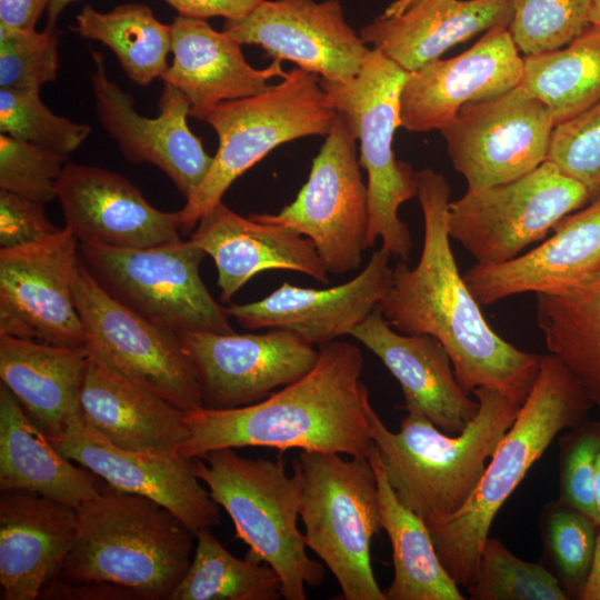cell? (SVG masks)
<instances>
[{
    "instance_id": "6da1fadb",
    "label": "cell",
    "mask_w": 600,
    "mask_h": 600,
    "mask_svg": "<svg viewBox=\"0 0 600 600\" xmlns=\"http://www.w3.org/2000/svg\"><path fill=\"white\" fill-rule=\"evenodd\" d=\"M416 178L423 214L420 259L414 268L403 260L392 268L390 289L377 308L397 331L438 339L466 392L490 386L528 394L541 356L518 349L487 322L452 252L450 186L430 168Z\"/></svg>"
},
{
    "instance_id": "7a4b0ae2",
    "label": "cell",
    "mask_w": 600,
    "mask_h": 600,
    "mask_svg": "<svg viewBox=\"0 0 600 600\" xmlns=\"http://www.w3.org/2000/svg\"><path fill=\"white\" fill-rule=\"evenodd\" d=\"M362 370L357 346L326 343L307 374L257 403L186 412L189 434L179 454L202 458L218 449L266 447L366 458L373 441Z\"/></svg>"
},
{
    "instance_id": "3957f363",
    "label": "cell",
    "mask_w": 600,
    "mask_h": 600,
    "mask_svg": "<svg viewBox=\"0 0 600 600\" xmlns=\"http://www.w3.org/2000/svg\"><path fill=\"white\" fill-rule=\"evenodd\" d=\"M476 417L458 434L441 431L427 417L408 412L393 432L370 400L367 414L373 446L398 500L426 523L457 512L477 488L500 440L527 394L483 386L471 392Z\"/></svg>"
},
{
    "instance_id": "277c9868",
    "label": "cell",
    "mask_w": 600,
    "mask_h": 600,
    "mask_svg": "<svg viewBox=\"0 0 600 600\" xmlns=\"http://www.w3.org/2000/svg\"><path fill=\"white\" fill-rule=\"evenodd\" d=\"M593 403L556 356H541L534 382L468 501L427 523L440 561L459 587L474 579L494 517L557 434L588 419Z\"/></svg>"
},
{
    "instance_id": "5b68a950",
    "label": "cell",
    "mask_w": 600,
    "mask_h": 600,
    "mask_svg": "<svg viewBox=\"0 0 600 600\" xmlns=\"http://www.w3.org/2000/svg\"><path fill=\"white\" fill-rule=\"evenodd\" d=\"M78 531L57 579L107 582L169 600L186 576L196 533L160 503L103 483L76 509Z\"/></svg>"
},
{
    "instance_id": "8992f818",
    "label": "cell",
    "mask_w": 600,
    "mask_h": 600,
    "mask_svg": "<svg viewBox=\"0 0 600 600\" xmlns=\"http://www.w3.org/2000/svg\"><path fill=\"white\" fill-rule=\"evenodd\" d=\"M196 472L214 502L231 518L248 557L268 563L282 583V598L306 600V586H320L324 567L307 553L298 528L303 476L298 459L292 474L284 462L249 459L231 448L194 458Z\"/></svg>"
},
{
    "instance_id": "52a82bcc",
    "label": "cell",
    "mask_w": 600,
    "mask_h": 600,
    "mask_svg": "<svg viewBox=\"0 0 600 600\" xmlns=\"http://www.w3.org/2000/svg\"><path fill=\"white\" fill-rule=\"evenodd\" d=\"M336 117L320 77L300 68L259 94L223 101L194 114L216 131L219 143L206 178L179 210L180 228L192 230L241 174L280 144L327 136Z\"/></svg>"
},
{
    "instance_id": "ba28073f",
    "label": "cell",
    "mask_w": 600,
    "mask_h": 600,
    "mask_svg": "<svg viewBox=\"0 0 600 600\" xmlns=\"http://www.w3.org/2000/svg\"><path fill=\"white\" fill-rule=\"evenodd\" d=\"M409 72L381 51L370 50L359 73L347 81L320 78L337 113L360 141V167L368 176L369 228L367 248L381 239V249L407 261L412 248L408 226L399 208L417 197L416 171L397 160L392 150L401 127L400 94Z\"/></svg>"
},
{
    "instance_id": "9c48e42d",
    "label": "cell",
    "mask_w": 600,
    "mask_h": 600,
    "mask_svg": "<svg viewBox=\"0 0 600 600\" xmlns=\"http://www.w3.org/2000/svg\"><path fill=\"white\" fill-rule=\"evenodd\" d=\"M304 541L338 581L344 600H387L371 566L382 529L377 477L368 457L302 451Z\"/></svg>"
},
{
    "instance_id": "30bf717a",
    "label": "cell",
    "mask_w": 600,
    "mask_h": 600,
    "mask_svg": "<svg viewBox=\"0 0 600 600\" xmlns=\"http://www.w3.org/2000/svg\"><path fill=\"white\" fill-rule=\"evenodd\" d=\"M206 252L191 239L149 248L80 244L81 262L113 299L143 318L184 332H234L226 308L200 277Z\"/></svg>"
},
{
    "instance_id": "8fae6325",
    "label": "cell",
    "mask_w": 600,
    "mask_h": 600,
    "mask_svg": "<svg viewBox=\"0 0 600 600\" xmlns=\"http://www.w3.org/2000/svg\"><path fill=\"white\" fill-rule=\"evenodd\" d=\"M591 202L577 180L544 161L504 183L467 192L449 203L448 231L477 264L509 261L544 240L568 214Z\"/></svg>"
},
{
    "instance_id": "7c38bea8",
    "label": "cell",
    "mask_w": 600,
    "mask_h": 600,
    "mask_svg": "<svg viewBox=\"0 0 600 600\" xmlns=\"http://www.w3.org/2000/svg\"><path fill=\"white\" fill-rule=\"evenodd\" d=\"M74 298L91 356L184 412L203 407L198 377L180 334L113 299L82 262Z\"/></svg>"
},
{
    "instance_id": "4fadbf2b",
    "label": "cell",
    "mask_w": 600,
    "mask_h": 600,
    "mask_svg": "<svg viewBox=\"0 0 600 600\" xmlns=\"http://www.w3.org/2000/svg\"><path fill=\"white\" fill-rule=\"evenodd\" d=\"M356 141L348 122L337 113L296 199L277 214H250L309 238L328 273L337 276L359 269L367 249L368 189Z\"/></svg>"
},
{
    "instance_id": "5bb4252c",
    "label": "cell",
    "mask_w": 600,
    "mask_h": 600,
    "mask_svg": "<svg viewBox=\"0 0 600 600\" xmlns=\"http://www.w3.org/2000/svg\"><path fill=\"white\" fill-rule=\"evenodd\" d=\"M80 242L68 229L28 244L0 248V334L86 347L74 288Z\"/></svg>"
},
{
    "instance_id": "9a60e30c",
    "label": "cell",
    "mask_w": 600,
    "mask_h": 600,
    "mask_svg": "<svg viewBox=\"0 0 600 600\" xmlns=\"http://www.w3.org/2000/svg\"><path fill=\"white\" fill-rule=\"evenodd\" d=\"M554 123L548 108L520 86L463 106L441 130L468 190L514 180L547 161Z\"/></svg>"
},
{
    "instance_id": "2e32d148",
    "label": "cell",
    "mask_w": 600,
    "mask_h": 600,
    "mask_svg": "<svg viewBox=\"0 0 600 600\" xmlns=\"http://www.w3.org/2000/svg\"><path fill=\"white\" fill-rule=\"evenodd\" d=\"M180 338L208 409L257 403L302 378L319 358V348L286 329L259 334L184 332Z\"/></svg>"
},
{
    "instance_id": "e0dca14e",
    "label": "cell",
    "mask_w": 600,
    "mask_h": 600,
    "mask_svg": "<svg viewBox=\"0 0 600 600\" xmlns=\"http://www.w3.org/2000/svg\"><path fill=\"white\" fill-rule=\"evenodd\" d=\"M92 62L90 80L100 124L127 160L158 167L187 199L203 181L213 160L187 123L189 99L164 82L158 117H143L134 109L132 96L109 79L104 57L94 51Z\"/></svg>"
},
{
    "instance_id": "ac0fdd59",
    "label": "cell",
    "mask_w": 600,
    "mask_h": 600,
    "mask_svg": "<svg viewBox=\"0 0 600 600\" xmlns=\"http://www.w3.org/2000/svg\"><path fill=\"white\" fill-rule=\"evenodd\" d=\"M223 30L243 44L330 81L354 78L371 48L349 26L339 0H262Z\"/></svg>"
},
{
    "instance_id": "d6986e66",
    "label": "cell",
    "mask_w": 600,
    "mask_h": 600,
    "mask_svg": "<svg viewBox=\"0 0 600 600\" xmlns=\"http://www.w3.org/2000/svg\"><path fill=\"white\" fill-rule=\"evenodd\" d=\"M52 443L109 486L147 497L169 509L194 533L220 523L219 506L196 472L194 458L119 448L82 417Z\"/></svg>"
},
{
    "instance_id": "ffe728a7",
    "label": "cell",
    "mask_w": 600,
    "mask_h": 600,
    "mask_svg": "<svg viewBox=\"0 0 600 600\" xmlns=\"http://www.w3.org/2000/svg\"><path fill=\"white\" fill-rule=\"evenodd\" d=\"M522 71L523 57L509 28H492L467 51L408 74L400 94L401 127L410 132L441 131L463 106L518 87Z\"/></svg>"
},
{
    "instance_id": "44dd1931",
    "label": "cell",
    "mask_w": 600,
    "mask_h": 600,
    "mask_svg": "<svg viewBox=\"0 0 600 600\" xmlns=\"http://www.w3.org/2000/svg\"><path fill=\"white\" fill-rule=\"evenodd\" d=\"M57 198L80 244L149 248L180 239V212L154 208L119 173L68 161Z\"/></svg>"
},
{
    "instance_id": "7402d4cb",
    "label": "cell",
    "mask_w": 600,
    "mask_h": 600,
    "mask_svg": "<svg viewBox=\"0 0 600 600\" xmlns=\"http://www.w3.org/2000/svg\"><path fill=\"white\" fill-rule=\"evenodd\" d=\"M392 256L380 249L363 270L336 287L312 289L284 282L266 298L226 308L246 329H286L318 348L348 334L388 293L392 281Z\"/></svg>"
},
{
    "instance_id": "603a6c76",
    "label": "cell",
    "mask_w": 600,
    "mask_h": 600,
    "mask_svg": "<svg viewBox=\"0 0 600 600\" xmlns=\"http://www.w3.org/2000/svg\"><path fill=\"white\" fill-rule=\"evenodd\" d=\"M600 274V198L563 219L541 244L498 264H474L462 277L480 304L522 293H558Z\"/></svg>"
},
{
    "instance_id": "cb8c5ba5",
    "label": "cell",
    "mask_w": 600,
    "mask_h": 600,
    "mask_svg": "<svg viewBox=\"0 0 600 600\" xmlns=\"http://www.w3.org/2000/svg\"><path fill=\"white\" fill-rule=\"evenodd\" d=\"M348 336L372 351L399 382L400 409L427 417L448 434L460 433L479 409L457 379L451 359L429 334L396 331L376 308Z\"/></svg>"
},
{
    "instance_id": "d4e9b609",
    "label": "cell",
    "mask_w": 600,
    "mask_h": 600,
    "mask_svg": "<svg viewBox=\"0 0 600 600\" xmlns=\"http://www.w3.org/2000/svg\"><path fill=\"white\" fill-rule=\"evenodd\" d=\"M77 531L74 508L29 491H1V600L38 599L58 578Z\"/></svg>"
},
{
    "instance_id": "484cf974",
    "label": "cell",
    "mask_w": 600,
    "mask_h": 600,
    "mask_svg": "<svg viewBox=\"0 0 600 600\" xmlns=\"http://www.w3.org/2000/svg\"><path fill=\"white\" fill-rule=\"evenodd\" d=\"M190 239L213 259L224 302L252 277L271 269L293 270L321 283L329 282L328 271L309 238L286 226L244 218L222 201L200 218Z\"/></svg>"
},
{
    "instance_id": "4316f807",
    "label": "cell",
    "mask_w": 600,
    "mask_h": 600,
    "mask_svg": "<svg viewBox=\"0 0 600 600\" xmlns=\"http://www.w3.org/2000/svg\"><path fill=\"white\" fill-rule=\"evenodd\" d=\"M79 408L83 421L119 448L179 453L188 439L183 410L90 353Z\"/></svg>"
},
{
    "instance_id": "83f0119b",
    "label": "cell",
    "mask_w": 600,
    "mask_h": 600,
    "mask_svg": "<svg viewBox=\"0 0 600 600\" xmlns=\"http://www.w3.org/2000/svg\"><path fill=\"white\" fill-rule=\"evenodd\" d=\"M171 30L173 58L161 80L189 99L190 117L223 101L259 94L270 88L269 80L287 73L277 59L264 69L253 68L242 44L206 19L178 16Z\"/></svg>"
},
{
    "instance_id": "f1b7e54d",
    "label": "cell",
    "mask_w": 600,
    "mask_h": 600,
    "mask_svg": "<svg viewBox=\"0 0 600 600\" xmlns=\"http://www.w3.org/2000/svg\"><path fill=\"white\" fill-rule=\"evenodd\" d=\"M512 14L513 0H423L399 14L377 17L359 34L410 73L481 32L509 28Z\"/></svg>"
},
{
    "instance_id": "f546056e",
    "label": "cell",
    "mask_w": 600,
    "mask_h": 600,
    "mask_svg": "<svg viewBox=\"0 0 600 600\" xmlns=\"http://www.w3.org/2000/svg\"><path fill=\"white\" fill-rule=\"evenodd\" d=\"M89 353L0 334V378L30 419L49 437L63 434L81 418L79 408Z\"/></svg>"
},
{
    "instance_id": "4dcf8cb0",
    "label": "cell",
    "mask_w": 600,
    "mask_h": 600,
    "mask_svg": "<svg viewBox=\"0 0 600 600\" xmlns=\"http://www.w3.org/2000/svg\"><path fill=\"white\" fill-rule=\"evenodd\" d=\"M104 483L66 457L0 384V490H23L74 509Z\"/></svg>"
},
{
    "instance_id": "1f68e13d",
    "label": "cell",
    "mask_w": 600,
    "mask_h": 600,
    "mask_svg": "<svg viewBox=\"0 0 600 600\" xmlns=\"http://www.w3.org/2000/svg\"><path fill=\"white\" fill-rule=\"evenodd\" d=\"M368 459L377 477L382 529L392 548L393 579L383 591L387 600H463L440 561L426 521L396 497L373 444Z\"/></svg>"
},
{
    "instance_id": "d6a6232c",
    "label": "cell",
    "mask_w": 600,
    "mask_h": 600,
    "mask_svg": "<svg viewBox=\"0 0 600 600\" xmlns=\"http://www.w3.org/2000/svg\"><path fill=\"white\" fill-rule=\"evenodd\" d=\"M536 317L549 353L600 409V274L562 292L537 294Z\"/></svg>"
},
{
    "instance_id": "836d02e7",
    "label": "cell",
    "mask_w": 600,
    "mask_h": 600,
    "mask_svg": "<svg viewBox=\"0 0 600 600\" xmlns=\"http://www.w3.org/2000/svg\"><path fill=\"white\" fill-rule=\"evenodd\" d=\"M519 86L543 102L554 126L600 102V26L558 50L523 57Z\"/></svg>"
},
{
    "instance_id": "e575fe53",
    "label": "cell",
    "mask_w": 600,
    "mask_h": 600,
    "mask_svg": "<svg viewBox=\"0 0 600 600\" xmlns=\"http://www.w3.org/2000/svg\"><path fill=\"white\" fill-rule=\"evenodd\" d=\"M71 30L109 48L126 76L146 87L163 76L171 52V24L157 19L142 3L128 2L101 12L86 4Z\"/></svg>"
},
{
    "instance_id": "d590c367",
    "label": "cell",
    "mask_w": 600,
    "mask_h": 600,
    "mask_svg": "<svg viewBox=\"0 0 600 600\" xmlns=\"http://www.w3.org/2000/svg\"><path fill=\"white\" fill-rule=\"evenodd\" d=\"M281 589L268 563L233 556L206 528L196 532L191 564L169 600H278Z\"/></svg>"
},
{
    "instance_id": "8d00e7d4",
    "label": "cell",
    "mask_w": 600,
    "mask_h": 600,
    "mask_svg": "<svg viewBox=\"0 0 600 600\" xmlns=\"http://www.w3.org/2000/svg\"><path fill=\"white\" fill-rule=\"evenodd\" d=\"M541 562L568 599H578L588 579L600 526L559 499L547 502L539 517Z\"/></svg>"
},
{
    "instance_id": "74e56055",
    "label": "cell",
    "mask_w": 600,
    "mask_h": 600,
    "mask_svg": "<svg viewBox=\"0 0 600 600\" xmlns=\"http://www.w3.org/2000/svg\"><path fill=\"white\" fill-rule=\"evenodd\" d=\"M466 590L473 600H568L541 561L518 558L496 538L486 540L474 579Z\"/></svg>"
},
{
    "instance_id": "f35d334b",
    "label": "cell",
    "mask_w": 600,
    "mask_h": 600,
    "mask_svg": "<svg viewBox=\"0 0 600 600\" xmlns=\"http://www.w3.org/2000/svg\"><path fill=\"white\" fill-rule=\"evenodd\" d=\"M591 24V0H513L509 31L523 57L558 50Z\"/></svg>"
},
{
    "instance_id": "ab89813d",
    "label": "cell",
    "mask_w": 600,
    "mask_h": 600,
    "mask_svg": "<svg viewBox=\"0 0 600 600\" xmlns=\"http://www.w3.org/2000/svg\"><path fill=\"white\" fill-rule=\"evenodd\" d=\"M0 131L68 156L87 139L91 127L52 112L40 90L0 89Z\"/></svg>"
},
{
    "instance_id": "60d3db41",
    "label": "cell",
    "mask_w": 600,
    "mask_h": 600,
    "mask_svg": "<svg viewBox=\"0 0 600 600\" xmlns=\"http://www.w3.org/2000/svg\"><path fill=\"white\" fill-rule=\"evenodd\" d=\"M57 28H11L0 24V89L40 90L59 70Z\"/></svg>"
},
{
    "instance_id": "b9f144b4",
    "label": "cell",
    "mask_w": 600,
    "mask_h": 600,
    "mask_svg": "<svg viewBox=\"0 0 600 600\" xmlns=\"http://www.w3.org/2000/svg\"><path fill=\"white\" fill-rule=\"evenodd\" d=\"M67 162V154L0 134L1 190L44 204L57 198V184Z\"/></svg>"
},
{
    "instance_id": "7bdbcfd3",
    "label": "cell",
    "mask_w": 600,
    "mask_h": 600,
    "mask_svg": "<svg viewBox=\"0 0 600 600\" xmlns=\"http://www.w3.org/2000/svg\"><path fill=\"white\" fill-rule=\"evenodd\" d=\"M547 161L600 198V102L553 127Z\"/></svg>"
},
{
    "instance_id": "ee69618b",
    "label": "cell",
    "mask_w": 600,
    "mask_h": 600,
    "mask_svg": "<svg viewBox=\"0 0 600 600\" xmlns=\"http://www.w3.org/2000/svg\"><path fill=\"white\" fill-rule=\"evenodd\" d=\"M559 500L600 526L593 481L600 453V420H586L558 440Z\"/></svg>"
},
{
    "instance_id": "f6af8a7d",
    "label": "cell",
    "mask_w": 600,
    "mask_h": 600,
    "mask_svg": "<svg viewBox=\"0 0 600 600\" xmlns=\"http://www.w3.org/2000/svg\"><path fill=\"white\" fill-rule=\"evenodd\" d=\"M44 204L0 189V248H13L47 238L60 229L46 216Z\"/></svg>"
},
{
    "instance_id": "bcb514c9",
    "label": "cell",
    "mask_w": 600,
    "mask_h": 600,
    "mask_svg": "<svg viewBox=\"0 0 600 600\" xmlns=\"http://www.w3.org/2000/svg\"><path fill=\"white\" fill-rule=\"evenodd\" d=\"M172 7L179 16L208 19L222 17L226 20L247 16L262 0H162Z\"/></svg>"
},
{
    "instance_id": "7dc6e473",
    "label": "cell",
    "mask_w": 600,
    "mask_h": 600,
    "mask_svg": "<svg viewBox=\"0 0 600 600\" xmlns=\"http://www.w3.org/2000/svg\"><path fill=\"white\" fill-rule=\"evenodd\" d=\"M50 0H0V24L34 29Z\"/></svg>"
},
{
    "instance_id": "c3c4849f",
    "label": "cell",
    "mask_w": 600,
    "mask_h": 600,
    "mask_svg": "<svg viewBox=\"0 0 600 600\" xmlns=\"http://www.w3.org/2000/svg\"><path fill=\"white\" fill-rule=\"evenodd\" d=\"M579 600H600V531L597 538L592 566Z\"/></svg>"
},
{
    "instance_id": "681fc988",
    "label": "cell",
    "mask_w": 600,
    "mask_h": 600,
    "mask_svg": "<svg viewBox=\"0 0 600 600\" xmlns=\"http://www.w3.org/2000/svg\"><path fill=\"white\" fill-rule=\"evenodd\" d=\"M78 0H50L47 9V26L56 28L57 21L66 7Z\"/></svg>"
},
{
    "instance_id": "f907efd6",
    "label": "cell",
    "mask_w": 600,
    "mask_h": 600,
    "mask_svg": "<svg viewBox=\"0 0 600 600\" xmlns=\"http://www.w3.org/2000/svg\"><path fill=\"white\" fill-rule=\"evenodd\" d=\"M423 0H394L383 11L384 16L399 14L407 9L420 3Z\"/></svg>"
},
{
    "instance_id": "816d5d0a",
    "label": "cell",
    "mask_w": 600,
    "mask_h": 600,
    "mask_svg": "<svg viewBox=\"0 0 600 600\" xmlns=\"http://www.w3.org/2000/svg\"><path fill=\"white\" fill-rule=\"evenodd\" d=\"M594 502L600 514V453L597 459L596 473L593 481Z\"/></svg>"
},
{
    "instance_id": "f5cc1de1",
    "label": "cell",
    "mask_w": 600,
    "mask_h": 600,
    "mask_svg": "<svg viewBox=\"0 0 600 600\" xmlns=\"http://www.w3.org/2000/svg\"><path fill=\"white\" fill-rule=\"evenodd\" d=\"M591 23L600 26V0H591Z\"/></svg>"
}]
</instances>
